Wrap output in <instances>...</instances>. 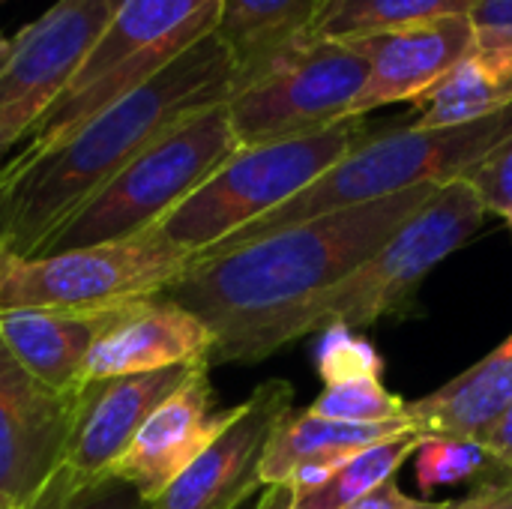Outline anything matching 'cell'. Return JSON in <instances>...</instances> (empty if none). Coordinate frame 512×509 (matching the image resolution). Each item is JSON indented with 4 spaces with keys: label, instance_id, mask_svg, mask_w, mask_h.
<instances>
[{
    "label": "cell",
    "instance_id": "cell-1",
    "mask_svg": "<svg viewBox=\"0 0 512 509\" xmlns=\"http://www.w3.org/2000/svg\"><path fill=\"white\" fill-rule=\"evenodd\" d=\"M438 183L333 210L261 240L192 258L162 297L189 309L213 333L210 363L252 366L294 342L297 318L372 258Z\"/></svg>",
    "mask_w": 512,
    "mask_h": 509
},
{
    "label": "cell",
    "instance_id": "cell-2",
    "mask_svg": "<svg viewBox=\"0 0 512 509\" xmlns=\"http://www.w3.org/2000/svg\"><path fill=\"white\" fill-rule=\"evenodd\" d=\"M237 66L210 33L144 87L102 108L63 144L0 171V255L33 258L81 204L177 123L228 105Z\"/></svg>",
    "mask_w": 512,
    "mask_h": 509
},
{
    "label": "cell",
    "instance_id": "cell-3",
    "mask_svg": "<svg viewBox=\"0 0 512 509\" xmlns=\"http://www.w3.org/2000/svg\"><path fill=\"white\" fill-rule=\"evenodd\" d=\"M512 135V105L492 117L441 126V129H393L387 135H369L360 147H354L345 159H339L327 174H321L309 189L294 195L288 204L273 213L249 222L228 240L204 249H234L252 240H261L273 231L291 228L297 222L381 201L417 186L450 183L465 177L477 162H483L498 144ZM201 255V252H198Z\"/></svg>",
    "mask_w": 512,
    "mask_h": 509
},
{
    "label": "cell",
    "instance_id": "cell-4",
    "mask_svg": "<svg viewBox=\"0 0 512 509\" xmlns=\"http://www.w3.org/2000/svg\"><path fill=\"white\" fill-rule=\"evenodd\" d=\"M219 3L222 0H123L75 78L6 165H27L45 156L102 108L165 72L195 42L216 33Z\"/></svg>",
    "mask_w": 512,
    "mask_h": 509
},
{
    "label": "cell",
    "instance_id": "cell-5",
    "mask_svg": "<svg viewBox=\"0 0 512 509\" xmlns=\"http://www.w3.org/2000/svg\"><path fill=\"white\" fill-rule=\"evenodd\" d=\"M237 150L240 141L231 126L228 105L192 114L156 138L87 204H81L42 240L36 255L129 240L156 228Z\"/></svg>",
    "mask_w": 512,
    "mask_h": 509
},
{
    "label": "cell",
    "instance_id": "cell-6",
    "mask_svg": "<svg viewBox=\"0 0 512 509\" xmlns=\"http://www.w3.org/2000/svg\"><path fill=\"white\" fill-rule=\"evenodd\" d=\"M360 120L351 117L303 138L240 147L156 228L192 255L228 240L249 222L288 204L360 147L369 138Z\"/></svg>",
    "mask_w": 512,
    "mask_h": 509
},
{
    "label": "cell",
    "instance_id": "cell-7",
    "mask_svg": "<svg viewBox=\"0 0 512 509\" xmlns=\"http://www.w3.org/2000/svg\"><path fill=\"white\" fill-rule=\"evenodd\" d=\"M486 213V204L468 180L459 177L438 186V192L372 258L309 303L294 324V342L333 324L357 330L411 309L426 276L483 228Z\"/></svg>",
    "mask_w": 512,
    "mask_h": 509
},
{
    "label": "cell",
    "instance_id": "cell-8",
    "mask_svg": "<svg viewBox=\"0 0 512 509\" xmlns=\"http://www.w3.org/2000/svg\"><path fill=\"white\" fill-rule=\"evenodd\" d=\"M369 57L351 39L306 36L234 81L228 117L240 147L315 135L351 120Z\"/></svg>",
    "mask_w": 512,
    "mask_h": 509
},
{
    "label": "cell",
    "instance_id": "cell-9",
    "mask_svg": "<svg viewBox=\"0 0 512 509\" xmlns=\"http://www.w3.org/2000/svg\"><path fill=\"white\" fill-rule=\"evenodd\" d=\"M192 258L159 228L54 255H0V309H120L159 297Z\"/></svg>",
    "mask_w": 512,
    "mask_h": 509
},
{
    "label": "cell",
    "instance_id": "cell-10",
    "mask_svg": "<svg viewBox=\"0 0 512 509\" xmlns=\"http://www.w3.org/2000/svg\"><path fill=\"white\" fill-rule=\"evenodd\" d=\"M123 0H57L12 36L0 72V171L60 99Z\"/></svg>",
    "mask_w": 512,
    "mask_h": 509
},
{
    "label": "cell",
    "instance_id": "cell-11",
    "mask_svg": "<svg viewBox=\"0 0 512 509\" xmlns=\"http://www.w3.org/2000/svg\"><path fill=\"white\" fill-rule=\"evenodd\" d=\"M201 366H171L144 375L90 381L78 393V411L60 468L24 509H60L111 477L114 462L126 453L144 420L180 390Z\"/></svg>",
    "mask_w": 512,
    "mask_h": 509
},
{
    "label": "cell",
    "instance_id": "cell-12",
    "mask_svg": "<svg viewBox=\"0 0 512 509\" xmlns=\"http://www.w3.org/2000/svg\"><path fill=\"white\" fill-rule=\"evenodd\" d=\"M78 393L45 387L0 336V498L15 509L27 507L60 468Z\"/></svg>",
    "mask_w": 512,
    "mask_h": 509
},
{
    "label": "cell",
    "instance_id": "cell-13",
    "mask_svg": "<svg viewBox=\"0 0 512 509\" xmlns=\"http://www.w3.org/2000/svg\"><path fill=\"white\" fill-rule=\"evenodd\" d=\"M288 381L261 384L237 405L219 438L183 471L153 509H240L261 489V462L279 420L294 411Z\"/></svg>",
    "mask_w": 512,
    "mask_h": 509
},
{
    "label": "cell",
    "instance_id": "cell-14",
    "mask_svg": "<svg viewBox=\"0 0 512 509\" xmlns=\"http://www.w3.org/2000/svg\"><path fill=\"white\" fill-rule=\"evenodd\" d=\"M207 369L210 366H201L144 420L126 453L111 468V477L129 483L147 504H156L183 477V471L219 438L237 411V405L216 411Z\"/></svg>",
    "mask_w": 512,
    "mask_h": 509
},
{
    "label": "cell",
    "instance_id": "cell-15",
    "mask_svg": "<svg viewBox=\"0 0 512 509\" xmlns=\"http://www.w3.org/2000/svg\"><path fill=\"white\" fill-rule=\"evenodd\" d=\"M474 39L471 15H447L351 39L369 57V78L351 105V117H366L384 105L420 102L456 69Z\"/></svg>",
    "mask_w": 512,
    "mask_h": 509
},
{
    "label": "cell",
    "instance_id": "cell-16",
    "mask_svg": "<svg viewBox=\"0 0 512 509\" xmlns=\"http://www.w3.org/2000/svg\"><path fill=\"white\" fill-rule=\"evenodd\" d=\"M213 333L168 297H147L120 312L84 360L81 384L210 363Z\"/></svg>",
    "mask_w": 512,
    "mask_h": 509
},
{
    "label": "cell",
    "instance_id": "cell-17",
    "mask_svg": "<svg viewBox=\"0 0 512 509\" xmlns=\"http://www.w3.org/2000/svg\"><path fill=\"white\" fill-rule=\"evenodd\" d=\"M123 309H0V336L30 375L75 396L87 354Z\"/></svg>",
    "mask_w": 512,
    "mask_h": 509
},
{
    "label": "cell",
    "instance_id": "cell-18",
    "mask_svg": "<svg viewBox=\"0 0 512 509\" xmlns=\"http://www.w3.org/2000/svg\"><path fill=\"white\" fill-rule=\"evenodd\" d=\"M512 105V33L477 30L474 45L456 69L414 102L417 129L462 126Z\"/></svg>",
    "mask_w": 512,
    "mask_h": 509
},
{
    "label": "cell",
    "instance_id": "cell-19",
    "mask_svg": "<svg viewBox=\"0 0 512 509\" xmlns=\"http://www.w3.org/2000/svg\"><path fill=\"white\" fill-rule=\"evenodd\" d=\"M512 405V333L477 366L435 393L408 402V417L423 435L483 441Z\"/></svg>",
    "mask_w": 512,
    "mask_h": 509
},
{
    "label": "cell",
    "instance_id": "cell-20",
    "mask_svg": "<svg viewBox=\"0 0 512 509\" xmlns=\"http://www.w3.org/2000/svg\"><path fill=\"white\" fill-rule=\"evenodd\" d=\"M411 429H414L411 417L390 420V423H342V420L315 417L309 411L303 414L288 411L267 441L264 462H261V486L270 492H282L288 477L303 465L348 462L354 453L399 438Z\"/></svg>",
    "mask_w": 512,
    "mask_h": 509
},
{
    "label": "cell",
    "instance_id": "cell-21",
    "mask_svg": "<svg viewBox=\"0 0 512 509\" xmlns=\"http://www.w3.org/2000/svg\"><path fill=\"white\" fill-rule=\"evenodd\" d=\"M321 3L324 0H222L216 36L231 51L237 78L312 36Z\"/></svg>",
    "mask_w": 512,
    "mask_h": 509
},
{
    "label": "cell",
    "instance_id": "cell-22",
    "mask_svg": "<svg viewBox=\"0 0 512 509\" xmlns=\"http://www.w3.org/2000/svg\"><path fill=\"white\" fill-rule=\"evenodd\" d=\"M471 9L474 0H324L315 15L312 36L360 39L417 21L471 15Z\"/></svg>",
    "mask_w": 512,
    "mask_h": 509
},
{
    "label": "cell",
    "instance_id": "cell-23",
    "mask_svg": "<svg viewBox=\"0 0 512 509\" xmlns=\"http://www.w3.org/2000/svg\"><path fill=\"white\" fill-rule=\"evenodd\" d=\"M429 435H423L420 429H411L399 438L381 441L375 447H366L360 453H354L324 486L291 498L288 504L294 509H345L354 501L366 498L369 492H375L378 486H384L387 480L396 477V471L405 465V459H411L417 453V447L426 441Z\"/></svg>",
    "mask_w": 512,
    "mask_h": 509
},
{
    "label": "cell",
    "instance_id": "cell-24",
    "mask_svg": "<svg viewBox=\"0 0 512 509\" xmlns=\"http://www.w3.org/2000/svg\"><path fill=\"white\" fill-rule=\"evenodd\" d=\"M315 366H318V378L327 387L357 384V381H381L384 369H387L381 351L345 324H333V327L321 330Z\"/></svg>",
    "mask_w": 512,
    "mask_h": 509
},
{
    "label": "cell",
    "instance_id": "cell-25",
    "mask_svg": "<svg viewBox=\"0 0 512 509\" xmlns=\"http://www.w3.org/2000/svg\"><path fill=\"white\" fill-rule=\"evenodd\" d=\"M306 411L342 423H390L408 417V402L384 390L381 381H357L327 387Z\"/></svg>",
    "mask_w": 512,
    "mask_h": 509
},
{
    "label": "cell",
    "instance_id": "cell-26",
    "mask_svg": "<svg viewBox=\"0 0 512 509\" xmlns=\"http://www.w3.org/2000/svg\"><path fill=\"white\" fill-rule=\"evenodd\" d=\"M492 459L486 456L480 441L429 435L417 447V486L429 495L441 486H459L474 480Z\"/></svg>",
    "mask_w": 512,
    "mask_h": 509
},
{
    "label": "cell",
    "instance_id": "cell-27",
    "mask_svg": "<svg viewBox=\"0 0 512 509\" xmlns=\"http://www.w3.org/2000/svg\"><path fill=\"white\" fill-rule=\"evenodd\" d=\"M462 180L471 183V189L480 195L489 213L504 216L512 207V135L483 162H477Z\"/></svg>",
    "mask_w": 512,
    "mask_h": 509
},
{
    "label": "cell",
    "instance_id": "cell-28",
    "mask_svg": "<svg viewBox=\"0 0 512 509\" xmlns=\"http://www.w3.org/2000/svg\"><path fill=\"white\" fill-rule=\"evenodd\" d=\"M153 504H147L129 483L117 480V477H105L102 483H96L90 492H84L81 498L69 501L66 507L60 509H150Z\"/></svg>",
    "mask_w": 512,
    "mask_h": 509
},
{
    "label": "cell",
    "instance_id": "cell-29",
    "mask_svg": "<svg viewBox=\"0 0 512 509\" xmlns=\"http://www.w3.org/2000/svg\"><path fill=\"white\" fill-rule=\"evenodd\" d=\"M441 509H512V474H507V480L483 483L468 498L447 501Z\"/></svg>",
    "mask_w": 512,
    "mask_h": 509
},
{
    "label": "cell",
    "instance_id": "cell-30",
    "mask_svg": "<svg viewBox=\"0 0 512 509\" xmlns=\"http://www.w3.org/2000/svg\"><path fill=\"white\" fill-rule=\"evenodd\" d=\"M444 504H429V501H417L411 495H405L393 480H387L384 486H378L375 492H369L366 498L354 501L345 509H441Z\"/></svg>",
    "mask_w": 512,
    "mask_h": 509
},
{
    "label": "cell",
    "instance_id": "cell-31",
    "mask_svg": "<svg viewBox=\"0 0 512 509\" xmlns=\"http://www.w3.org/2000/svg\"><path fill=\"white\" fill-rule=\"evenodd\" d=\"M480 444L495 465H501L507 474H512V405L507 408V414L489 429V435Z\"/></svg>",
    "mask_w": 512,
    "mask_h": 509
},
{
    "label": "cell",
    "instance_id": "cell-32",
    "mask_svg": "<svg viewBox=\"0 0 512 509\" xmlns=\"http://www.w3.org/2000/svg\"><path fill=\"white\" fill-rule=\"evenodd\" d=\"M471 21L477 30L512 33V0H474Z\"/></svg>",
    "mask_w": 512,
    "mask_h": 509
},
{
    "label": "cell",
    "instance_id": "cell-33",
    "mask_svg": "<svg viewBox=\"0 0 512 509\" xmlns=\"http://www.w3.org/2000/svg\"><path fill=\"white\" fill-rule=\"evenodd\" d=\"M9 54H12V36H6V33L0 30V72H3V66L9 63Z\"/></svg>",
    "mask_w": 512,
    "mask_h": 509
},
{
    "label": "cell",
    "instance_id": "cell-34",
    "mask_svg": "<svg viewBox=\"0 0 512 509\" xmlns=\"http://www.w3.org/2000/svg\"><path fill=\"white\" fill-rule=\"evenodd\" d=\"M501 219H504V222H507V225H510V228H512V207H510V210H507V213H504V216H501Z\"/></svg>",
    "mask_w": 512,
    "mask_h": 509
},
{
    "label": "cell",
    "instance_id": "cell-35",
    "mask_svg": "<svg viewBox=\"0 0 512 509\" xmlns=\"http://www.w3.org/2000/svg\"><path fill=\"white\" fill-rule=\"evenodd\" d=\"M0 509H15V507H12L9 501H3V498H0Z\"/></svg>",
    "mask_w": 512,
    "mask_h": 509
},
{
    "label": "cell",
    "instance_id": "cell-36",
    "mask_svg": "<svg viewBox=\"0 0 512 509\" xmlns=\"http://www.w3.org/2000/svg\"><path fill=\"white\" fill-rule=\"evenodd\" d=\"M282 509H294V507H291V504H288V507H282Z\"/></svg>",
    "mask_w": 512,
    "mask_h": 509
},
{
    "label": "cell",
    "instance_id": "cell-37",
    "mask_svg": "<svg viewBox=\"0 0 512 509\" xmlns=\"http://www.w3.org/2000/svg\"><path fill=\"white\" fill-rule=\"evenodd\" d=\"M150 509H153V507H150Z\"/></svg>",
    "mask_w": 512,
    "mask_h": 509
}]
</instances>
